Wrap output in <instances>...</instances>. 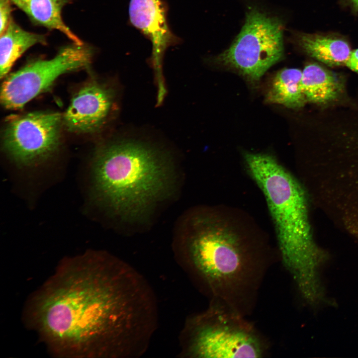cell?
I'll use <instances>...</instances> for the list:
<instances>
[{
  "instance_id": "5b68a950",
  "label": "cell",
  "mask_w": 358,
  "mask_h": 358,
  "mask_svg": "<svg viewBox=\"0 0 358 358\" xmlns=\"http://www.w3.org/2000/svg\"><path fill=\"white\" fill-rule=\"evenodd\" d=\"M247 317L217 304L189 317L181 334V355L196 358H260L270 343Z\"/></svg>"
},
{
  "instance_id": "9c48e42d",
  "label": "cell",
  "mask_w": 358,
  "mask_h": 358,
  "mask_svg": "<svg viewBox=\"0 0 358 358\" xmlns=\"http://www.w3.org/2000/svg\"><path fill=\"white\" fill-rule=\"evenodd\" d=\"M129 18L131 24L152 44V64L158 84L159 97L166 89L162 75L163 57L167 49L180 39L172 31L168 20V7L162 0H130Z\"/></svg>"
},
{
  "instance_id": "7a4b0ae2",
  "label": "cell",
  "mask_w": 358,
  "mask_h": 358,
  "mask_svg": "<svg viewBox=\"0 0 358 358\" xmlns=\"http://www.w3.org/2000/svg\"><path fill=\"white\" fill-rule=\"evenodd\" d=\"M173 245L209 303L246 317L255 310L267 273L279 260L277 248L254 218L224 204L184 212L176 224Z\"/></svg>"
},
{
  "instance_id": "3957f363",
  "label": "cell",
  "mask_w": 358,
  "mask_h": 358,
  "mask_svg": "<svg viewBox=\"0 0 358 358\" xmlns=\"http://www.w3.org/2000/svg\"><path fill=\"white\" fill-rule=\"evenodd\" d=\"M95 199L125 223L149 219L176 191L177 172L164 150L132 139L112 141L96 152L91 165Z\"/></svg>"
},
{
  "instance_id": "277c9868",
  "label": "cell",
  "mask_w": 358,
  "mask_h": 358,
  "mask_svg": "<svg viewBox=\"0 0 358 358\" xmlns=\"http://www.w3.org/2000/svg\"><path fill=\"white\" fill-rule=\"evenodd\" d=\"M249 175L262 191L274 225L280 261L296 282L308 276L315 247L301 186L272 156L246 152Z\"/></svg>"
},
{
  "instance_id": "6da1fadb",
  "label": "cell",
  "mask_w": 358,
  "mask_h": 358,
  "mask_svg": "<svg viewBox=\"0 0 358 358\" xmlns=\"http://www.w3.org/2000/svg\"><path fill=\"white\" fill-rule=\"evenodd\" d=\"M27 325L56 357H136L158 321L155 295L133 267L107 252L63 259L32 294Z\"/></svg>"
},
{
  "instance_id": "52a82bcc",
  "label": "cell",
  "mask_w": 358,
  "mask_h": 358,
  "mask_svg": "<svg viewBox=\"0 0 358 358\" xmlns=\"http://www.w3.org/2000/svg\"><path fill=\"white\" fill-rule=\"evenodd\" d=\"M92 55L87 45L73 43L62 48L51 59L27 64L5 79L1 89V104L10 109L22 108L61 75L88 67Z\"/></svg>"
},
{
  "instance_id": "2e32d148",
  "label": "cell",
  "mask_w": 358,
  "mask_h": 358,
  "mask_svg": "<svg viewBox=\"0 0 358 358\" xmlns=\"http://www.w3.org/2000/svg\"><path fill=\"white\" fill-rule=\"evenodd\" d=\"M11 0H0V33L7 27L11 20Z\"/></svg>"
},
{
  "instance_id": "5bb4252c",
  "label": "cell",
  "mask_w": 358,
  "mask_h": 358,
  "mask_svg": "<svg viewBox=\"0 0 358 358\" xmlns=\"http://www.w3.org/2000/svg\"><path fill=\"white\" fill-rule=\"evenodd\" d=\"M0 34L1 78L7 75L14 62L29 48L37 44H46L44 35L26 31L12 19Z\"/></svg>"
},
{
  "instance_id": "30bf717a",
  "label": "cell",
  "mask_w": 358,
  "mask_h": 358,
  "mask_svg": "<svg viewBox=\"0 0 358 358\" xmlns=\"http://www.w3.org/2000/svg\"><path fill=\"white\" fill-rule=\"evenodd\" d=\"M114 98L112 89L95 82L88 84L72 98L63 117V122L71 132H94L107 120Z\"/></svg>"
},
{
  "instance_id": "9a60e30c",
  "label": "cell",
  "mask_w": 358,
  "mask_h": 358,
  "mask_svg": "<svg viewBox=\"0 0 358 358\" xmlns=\"http://www.w3.org/2000/svg\"><path fill=\"white\" fill-rule=\"evenodd\" d=\"M302 71L296 68L278 72L267 94L266 102L291 108L302 107L306 100L302 90Z\"/></svg>"
},
{
  "instance_id": "4fadbf2b",
  "label": "cell",
  "mask_w": 358,
  "mask_h": 358,
  "mask_svg": "<svg viewBox=\"0 0 358 358\" xmlns=\"http://www.w3.org/2000/svg\"><path fill=\"white\" fill-rule=\"evenodd\" d=\"M35 24L62 32L73 43L83 41L66 25L62 17L64 6L71 0H11Z\"/></svg>"
},
{
  "instance_id": "ba28073f",
  "label": "cell",
  "mask_w": 358,
  "mask_h": 358,
  "mask_svg": "<svg viewBox=\"0 0 358 358\" xmlns=\"http://www.w3.org/2000/svg\"><path fill=\"white\" fill-rule=\"evenodd\" d=\"M62 115L33 112L11 118L3 132L4 150L22 166L39 164L51 157L59 144Z\"/></svg>"
},
{
  "instance_id": "e0dca14e",
  "label": "cell",
  "mask_w": 358,
  "mask_h": 358,
  "mask_svg": "<svg viewBox=\"0 0 358 358\" xmlns=\"http://www.w3.org/2000/svg\"><path fill=\"white\" fill-rule=\"evenodd\" d=\"M345 66L352 71L358 73V48L352 51Z\"/></svg>"
},
{
  "instance_id": "8992f818",
  "label": "cell",
  "mask_w": 358,
  "mask_h": 358,
  "mask_svg": "<svg viewBox=\"0 0 358 358\" xmlns=\"http://www.w3.org/2000/svg\"><path fill=\"white\" fill-rule=\"evenodd\" d=\"M281 21L256 8L247 13L240 33L216 61L258 81L283 54Z\"/></svg>"
},
{
  "instance_id": "ac0fdd59",
  "label": "cell",
  "mask_w": 358,
  "mask_h": 358,
  "mask_svg": "<svg viewBox=\"0 0 358 358\" xmlns=\"http://www.w3.org/2000/svg\"><path fill=\"white\" fill-rule=\"evenodd\" d=\"M352 7L355 12L358 13V0H348Z\"/></svg>"
},
{
  "instance_id": "8fae6325",
  "label": "cell",
  "mask_w": 358,
  "mask_h": 358,
  "mask_svg": "<svg viewBox=\"0 0 358 358\" xmlns=\"http://www.w3.org/2000/svg\"><path fill=\"white\" fill-rule=\"evenodd\" d=\"M295 39L306 54L329 66H345L352 52L349 43L336 36L302 33Z\"/></svg>"
},
{
  "instance_id": "7c38bea8",
  "label": "cell",
  "mask_w": 358,
  "mask_h": 358,
  "mask_svg": "<svg viewBox=\"0 0 358 358\" xmlns=\"http://www.w3.org/2000/svg\"><path fill=\"white\" fill-rule=\"evenodd\" d=\"M302 87L306 102L317 104H326L337 99L344 89L337 75L316 63L304 67Z\"/></svg>"
}]
</instances>
